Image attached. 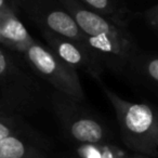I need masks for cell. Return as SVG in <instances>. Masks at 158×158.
<instances>
[{
    "mask_svg": "<svg viewBox=\"0 0 158 158\" xmlns=\"http://www.w3.org/2000/svg\"><path fill=\"white\" fill-rule=\"evenodd\" d=\"M57 1L74 18L104 65L121 72L133 62L136 47L126 27L88 9L78 0Z\"/></svg>",
    "mask_w": 158,
    "mask_h": 158,
    "instance_id": "cell-1",
    "label": "cell"
},
{
    "mask_svg": "<svg viewBox=\"0 0 158 158\" xmlns=\"http://www.w3.org/2000/svg\"><path fill=\"white\" fill-rule=\"evenodd\" d=\"M103 90L115 110L126 146L143 155L158 156V115L153 108L123 100L107 87Z\"/></svg>",
    "mask_w": 158,
    "mask_h": 158,
    "instance_id": "cell-2",
    "label": "cell"
},
{
    "mask_svg": "<svg viewBox=\"0 0 158 158\" xmlns=\"http://www.w3.org/2000/svg\"><path fill=\"white\" fill-rule=\"evenodd\" d=\"M23 55L29 66L55 90L78 103L84 102L85 93L77 69L60 59L49 47L34 40Z\"/></svg>",
    "mask_w": 158,
    "mask_h": 158,
    "instance_id": "cell-3",
    "label": "cell"
},
{
    "mask_svg": "<svg viewBox=\"0 0 158 158\" xmlns=\"http://www.w3.org/2000/svg\"><path fill=\"white\" fill-rule=\"evenodd\" d=\"M51 100L60 125L70 140L79 144L105 143L107 131L104 125L87 113L78 102L56 90Z\"/></svg>",
    "mask_w": 158,
    "mask_h": 158,
    "instance_id": "cell-4",
    "label": "cell"
},
{
    "mask_svg": "<svg viewBox=\"0 0 158 158\" xmlns=\"http://www.w3.org/2000/svg\"><path fill=\"white\" fill-rule=\"evenodd\" d=\"M15 2L42 31L89 46L76 21L57 0H15Z\"/></svg>",
    "mask_w": 158,
    "mask_h": 158,
    "instance_id": "cell-5",
    "label": "cell"
},
{
    "mask_svg": "<svg viewBox=\"0 0 158 158\" xmlns=\"http://www.w3.org/2000/svg\"><path fill=\"white\" fill-rule=\"evenodd\" d=\"M38 92L36 82L0 47V103L7 110H25Z\"/></svg>",
    "mask_w": 158,
    "mask_h": 158,
    "instance_id": "cell-6",
    "label": "cell"
},
{
    "mask_svg": "<svg viewBox=\"0 0 158 158\" xmlns=\"http://www.w3.org/2000/svg\"><path fill=\"white\" fill-rule=\"evenodd\" d=\"M42 36L48 47L64 62L77 70H84L95 79H100L104 64L90 46L79 44L51 31H42Z\"/></svg>",
    "mask_w": 158,
    "mask_h": 158,
    "instance_id": "cell-7",
    "label": "cell"
},
{
    "mask_svg": "<svg viewBox=\"0 0 158 158\" xmlns=\"http://www.w3.org/2000/svg\"><path fill=\"white\" fill-rule=\"evenodd\" d=\"M18 10L15 0H0V46L24 54L35 39L19 19Z\"/></svg>",
    "mask_w": 158,
    "mask_h": 158,
    "instance_id": "cell-8",
    "label": "cell"
},
{
    "mask_svg": "<svg viewBox=\"0 0 158 158\" xmlns=\"http://www.w3.org/2000/svg\"><path fill=\"white\" fill-rule=\"evenodd\" d=\"M0 158H47L41 148L20 136L0 141Z\"/></svg>",
    "mask_w": 158,
    "mask_h": 158,
    "instance_id": "cell-9",
    "label": "cell"
},
{
    "mask_svg": "<svg viewBox=\"0 0 158 158\" xmlns=\"http://www.w3.org/2000/svg\"><path fill=\"white\" fill-rule=\"evenodd\" d=\"M85 7L126 27L129 10L119 0H78Z\"/></svg>",
    "mask_w": 158,
    "mask_h": 158,
    "instance_id": "cell-10",
    "label": "cell"
},
{
    "mask_svg": "<svg viewBox=\"0 0 158 158\" xmlns=\"http://www.w3.org/2000/svg\"><path fill=\"white\" fill-rule=\"evenodd\" d=\"M26 127L10 115H0V141L10 136L25 138Z\"/></svg>",
    "mask_w": 158,
    "mask_h": 158,
    "instance_id": "cell-11",
    "label": "cell"
},
{
    "mask_svg": "<svg viewBox=\"0 0 158 158\" xmlns=\"http://www.w3.org/2000/svg\"><path fill=\"white\" fill-rule=\"evenodd\" d=\"M145 73L154 81L158 82V59H151L145 63Z\"/></svg>",
    "mask_w": 158,
    "mask_h": 158,
    "instance_id": "cell-12",
    "label": "cell"
},
{
    "mask_svg": "<svg viewBox=\"0 0 158 158\" xmlns=\"http://www.w3.org/2000/svg\"><path fill=\"white\" fill-rule=\"evenodd\" d=\"M144 18L153 28L158 31V5L147 9L144 12Z\"/></svg>",
    "mask_w": 158,
    "mask_h": 158,
    "instance_id": "cell-13",
    "label": "cell"
},
{
    "mask_svg": "<svg viewBox=\"0 0 158 158\" xmlns=\"http://www.w3.org/2000/svg\"><path fill=\"white\" fill-rule=\"evenodd\" d=\"M8 112H9V110H7L2 104L0 103V115H9Z\"/></svg>",
    "mask_w": 158,
    "mask_h": 158,
    "instance_id": "cell-14",
    "label": "cell"
},
{
    "mask_svg": "<svg viewBox=\"0 0 158 158\" xmlns=\"http://www.w3.org/2000/svg\"><path fill=\"white\" fill-rule=\"evenodd\" d=\"M128 158H147V157L142 156V155H133V156H129Z\"/></svg>",
    "mask_w": 158,
    "mask_h": 158,
    "instance_id": "cell-15",
    "label": "cell"
}]
</instances>
